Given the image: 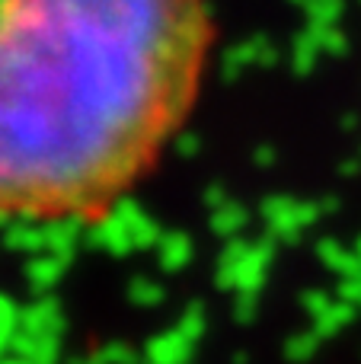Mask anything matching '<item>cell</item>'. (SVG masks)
Wrapping results in <instances>:
<instances>
[{"label":"cell","mask_w":361,"mask_h":364,"mask_svg":"<svg viewBox=\"0 0 361 364\" xmlns=\"http://www.w3.org/2000/svg\"><path fill=\"white\" fill-rule=\"evenodd\" d=\"M208 0H0V220H99L198 102Z\"/></svg>","instance_id":"1"}]
</instances>
